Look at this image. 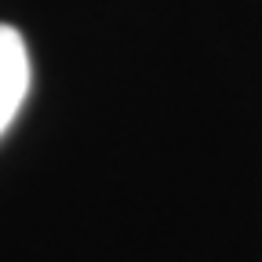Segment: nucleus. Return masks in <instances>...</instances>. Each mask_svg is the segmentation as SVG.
Instances as JSON below:
<instances>
[{
    "label": "nucleus",
    "mask_w": 262,
    "mask_h": 262,
    "mask_svg": "<svg viewBox=\"0 0 262 262\" xmlns=\"http://www.w3.org/2000/svg\"><path fill=\"white\" fill-rule=\"evenodd\" d=\"M29 77L33 70H29V51H26L22 33L0 22V135L18 117L29 95Z\"/></svg>",
    "instance_id": "nucleus-1"
}]
</instances>
